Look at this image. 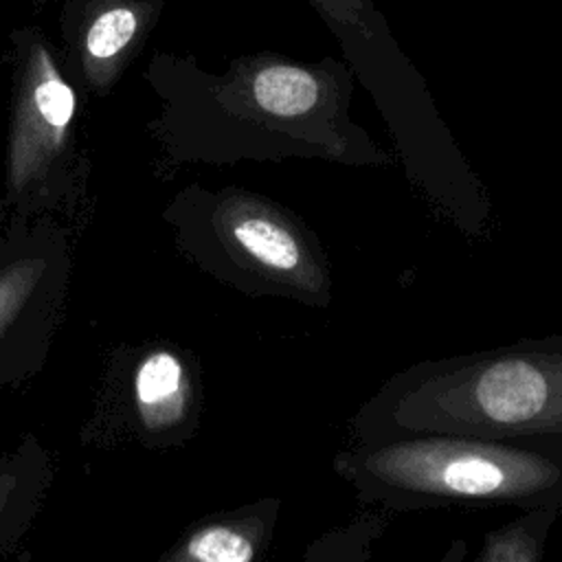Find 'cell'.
Listing matches in <instances>:
<instances>
[{"label":"cell","mask_w":562,"mask_h":562,"mask_svg":"<svg viewBox=\"0 0 562 562\" xmlns=\"http://www.w3.org/2000/svg\"><path fill=\"white\" fill-rule=\"evenodd\" d=\"M353 70L336 57L314 61L261 50L222 75L187 68L184 151L200 160H327L391 167L397 158L351 119Z\"/></svg>","instance_id":"obj_1"},{"label":"cell","mask_w":562,"mask_h":562,"mask_svg":"<svg viewBox=\"0 0 562 562\" xmlns=\"http://www.w3.org/2000/svg\"><path fill=\"white\" fill-rule=\"evenodd\" d=\"M406 432L562 435V334L419 360L351 417V441Z\"/></svg>","instance_id":"obj_2"},{"label":"cell","mask_w":562,"mask_h":562,"mask_svg":"<svg viewBox=\"0 0 562 562\" xmlns=\"http://www.w3.org/2000/svg\"><path fill=\"white\" fill-rule=\"evenodd\" d=\"M331 470L358 501L386 512L562 507V435L406 432L351 441Z\"/></svg>","instance_id":"obj_3"},{"label":"cell","mask_w":562,"mask_h":562,"mask_svg":"<svg viewBox=\"0 0 562 562\" xmlns=\"http://www.w3.org/2000/svg\"><path fill=\"white\" fill-rule=\"evenodd\" d=\"M305 2L336 37L342 61L371 94L408 182L457 228L481 235L490 220L487 189L375 2Z\"/></svg>","instance_id":"obj_4"},{"label":"cell","mask_w":562,"mask_h":562,"mask_svg":"<svg viewBox=\"0 0 562 562\" xmlns=\"http://www.w3.org/2000/svg\"><path fill=\"white\" fill-rule=\"evenodd\" d=\"M182 250L248 296L329 307L331 266L316 231L285 204L241 187L184 191L171 209Z\"/></svg>","instance_id":"obj_5"},{"label":"cell","mask_w":562,"mask_h":562,"mask_svg":"<svg viewBox=\"0 0 562 562\" xmlns=\"http://www.w3.org/2000/svg\"><path fill=\"white\" fill-rule=\"evenodd\" d=\"M70 261L53 233L13 235L0 244V386L44 364L68 290Z\"/></svg>","instance_id":"obj_6"},{"label":"cell","mask_w":562,"mask_h":562,"mask_svg":"<svg viewBox=\"0 0 562 562\" xmlns=\"http://www.w3.org/2000/svg\"><path fill=\"white\" fill-rule=\"evenodd\" d=\"M75 119V90L42 42L22 57L9 132V191L24 193L64 154Z\"/></svg>","instance_id":"obj_7"},{"label":"cell","mask_w":562,"mask_h":562,"mask_svg":"<svg viewBox=\"0 0 562 562\" xmlns=\"http://www.w3.org/2000/svg\"><path fill=\"white\" fill-rule=\"evenodd\" d=\"M200 382L193 364L171 347H151L132 373V404L140 430L178 443L198 430Z\"/></svg>","instance_id":"obj_8"},{"label":"cell","mask_w":562,"mask_h":562,"mask_svg":"<svg viewBox=\"0 0 562 562\" xmlns=\"http://www.w3.org/2000/svg\"><path fill=\"white\" fill-rule=\"evenodd\" d=\"M281 498H259L191 525L160 562H263L274 542Z\"/></svg>","instance_id":"obj_9"},{"label":"cell","mask_w":562,"mask_h":562,"mask_svg":"<svg viewBox=\"0 0 562 562\" xmlns=\"http://www.w3.org/2000/svg\"><path fill=\"white\" fill-rule=\"evenodd\" d=\"M50 481L53 465L37 437L26 435L20 446L0 454V555L35 520Z\"/></svg>","instance_id":"obj_10"},{"label":"cell","mask_w":562,"mask_h":562,"mask_svg":"<svg viewBox=\"0 0 562 562\" xmlns=\"http://www.w3.org/2000/svg\"><path fill=\"white\" fill-rule=\"evenodd\" d=\"M143 29V11L125 0L103 2L79 35V57L86 81L94 90H108L125 57L136 46Z\"/></svg>","instance_id":"obj_11"},{"label":"cell","mask_w":562,"mask_h":562,"mask_svg":"<svg viewBox=\"0 0 562 562\" xmlns=\"http://www.w3.org/2000/svg\"><path fill=\"white\" fill-rule=\"evenodd\" d=\"M389 514L391 512L375 507L353 516L347 525L321 533L307 544L303 562H369L373 542L380 540L391 525ZM468 553V542L463 538H454L435 562H465Z\"/></svg>","instance_id":"obj_12"},{"label":"cell","mask_w":562,"mask_h":562,"mask_svg":"<svg viewBox=\"0 0 562 562\" xmlns=\"http://www.w3.org/2000/svg\"><path fill=\"white\" fill-rule=\"evenodd\" d=\"M562 507L542 505L490 529L474 562H544V549Z\"/></svg>","instance_id":"obj_13"}]
</instances>
